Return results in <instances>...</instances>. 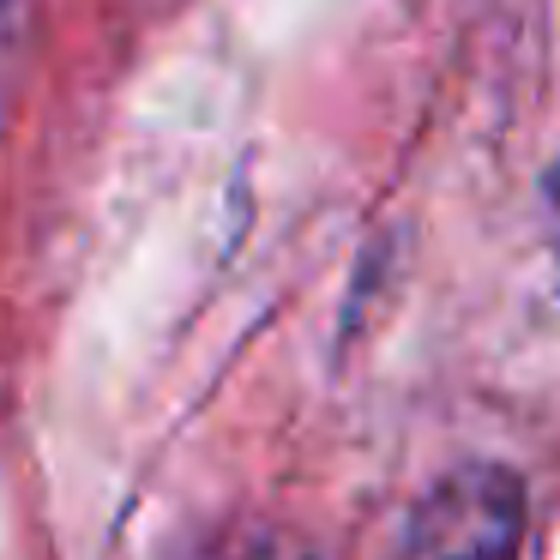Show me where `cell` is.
<instances>
[{
	"label": "cell",
	"instance_id": "obj_1",
	"mask_svg": "<svg viewBox=\"0 0 560 560\" xmlns=\"http://www.w3.org/2000/svg\"><path fill=\"white\" fill-rule=\"evenodd\" d=\"M524 530V488L500 464L452 470L410 518V548L422 555H506Z\"/></svg>",
	"mask_w": 560,
	"mask_h": 560
},
{
	"label": "cell",
	"instance_id": "obj_2",
	"mask_svg": "<svg viewBox=\"0 0 560 560\" xmlns=\"http://www.w3.org/2000/svg\"><path fill=\"white\" fill-rule=\"evenodd\" d=\"M548 206H555V247H560V170L548 175Z\"/></svg>",
	"mask_w": 560,
	"mask_h": 560
}]
</instances>
